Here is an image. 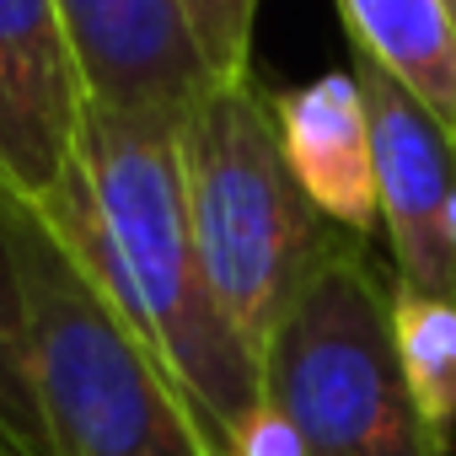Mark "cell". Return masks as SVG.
Segmentation results:
<instances>
[{
  "label": "cell",
  "instance_id": "8fae6325",
  "mask_svg": "<svg viewBox=\"0 0 456 456\" xmlns=\"http://www.w3.org/2000/svg\"><path fill=\"white\" fill-rule=\"evenodd\" d=\"M0 440L17 456H54L38 381H33V328H28V296L17 274V253L0 220Z\"/></svg>",
  "mask_w": 456,
  "mask_h": 456
},
{
  "label": "cell",
  "instance_id": "5b68a950",
  "mask_svg": "<svg viewBox=\"0 0 456 456\" xmlns=\"http://www.w3.org/2000/svg\"><path fill=\"white\" fill-rule=\"evenodd\" d=\"M354 81L370 113L376 199L397 285L456 296V140L376 60L354 54Z\"/></svg>",
  "mask_w": 456,
  "mask_h": 456
},
{
  "label": "cell",
  "instance_id": "6da1fadb",
  "mask_svg": "<svg viewBox=\"0 0 456 456\" xmlns=\"http://www.w3.org/2000/svg\"><path fill=\"white\" fill-rule=\"evenodd\" d=\"M38 215L167 360L215 456H232L237 429L264 403V376L204 280L177 167V129L86 108L76 167L38 204Z\"/></svg>",
  "mask_w": 456,
  "mask_h": 456
},
{
  "label": "cell",
  "instance_id": "277c9868",
  "mask_svg": "<svg viewBox=\"0 0 456 456\" xmlns=\"http://www.w3.org/2000/svg\"><path fill=\"white\" fill-rule=\"evenodd\" d=\"M264 403L280 408L312 456H445L413 408L397 333L392 285L344 242L312 269L258 354Z\"/></svg>",
  "mask_w": 456,
  "mask_h": 456
},
{
  "label": "cell",
  "instance_id": "3957f363",
  "mask_svg": "<svg viewBox=\"0 0 456 456\" xmlns=\"http://www.w3.org/2000/svg\"><path fill=\"white\" fill-rule=\"evenodd\" d=\"M177 167L215 306L258 360L312 269L360 237L338 232L296 183L274 92L253 76L220 81L188 108L177 124Z\"/></svg>",
  "mask_w": 456,
  "mask_h": 456
},
{
  "label": "cell",
  "instance_id": "7a4b0ae2",
  "mask_svg": "<svg viewBox=\"0 0 456 456\" xmlns=\"http://www.w3.org/2000/svg\"><path fill=\"white\" fill-rule=\"evenodd\" d=\"M0 220L28 296L33 381L54 456H215L167 360L70 258L38 204L0 188Z\"/></svg>",
  "mask_w": 456,
  "mask_h": 456
},
{
  "label": "cell",
  "instance_id": "9c48e42d",
  "mask_svg": "<svg viewBox=\"0 0 456 456\" xmlns=\"http://www.w3.org/2000/svg\"><path fill=\"white\" fill-rule=\"evenodd\" d=\"M354 54L408 86L456 140V17L445 0H338Z\"/></svg>",
  "mask_w": 456,
  "mask_h": 456
},
{
  "label": "cell",
  "instance_id": "5bb4252c",
  "mask_svg": "<svg viewBox=\"0 0 456 456\" xmlns=\"http://www.w3.org/2000/svg\"><path fill=\"white\" fill-rule=\"evenodd\" d=\"M0 456H17V451H12V445H6V440H0Z\"/></svg>",
  "mask_w": 456,
  "mask_h": 456
},
{
  "label": "cell",
  "instance_id": "9a60e30c",
  "mask_svg": "<svg viewBox=\"0 0 456 456\" xmlns=\"http://www.w3.org/2000/svg\"><path fill=\"white\" fill-rule=\"evenodd\" d=\"M445 6H451V17H456V0H445Z\"/></svg>",
  "mask_w": 456,
  "mask_h": 456
},
{
  "label": "cell",
  "instance_id": "52a82bcc",
  "mask_svg": "<svg viewBox=\"0 0 456 456\" xmlns=\"http://www.w3.org/2000/svg\"><path fill=\"white\" fill-rule=\"evenodd\" d=\"M86 86L54 0H0V188L44 204L76 167Z\"/></svg>",
  "mask_w": 456,
  "mask_h": 456
},
{
  "label": "cell",
  "instance_id": "7c38bea8",
  "mask_svg": "<svg viewBox=\"0 0 456 456\" xmlns=\"http://www.w3.org/2000/svg\"><path fill=\"white\" fill-rule=\"evenodd\" d=\"M193 49L204 54L215 81H248L253 76V28L258 0H177Z\"/></svg>",
  "mask_w": 456,
  "mask_h": 456
},
{
  "label": "cell",
  "instance_id": "30bf717a",
  "mask_svg": "<svg viewBox=\"0 0 456 456\" xmlns=\"http://www.w3.org/2000/svg\"><path fill=\"white\" fill-rule=\"evenodd\" d=\"M392 333L397 360L413 392L419 419L451 451L456 440V296H424L392 285Z\"/></svg>",
  "mask_w": 456,
  "mask_h": 456
},
{
  "label": "cell",
  "instance_id": "ba28073f",
  "mask_svg": "<svg viewBox=\"0 0 456 456\" xmlns=\"http://www.w3.org/2000/svg\"><path fill=\"white\" fill-rule=\"evenodd\" d=\"M274 118H280L290 172L306 188V199L338 232L365 242L381 225V199H376L370 113H365L354 70H328L296 92H274Z\"/></svg>",
  "mask_w": 456,
  "mask_h": 456
},
{
  "label": "cell",
  "instance_id": "4fadbf2b",
  "mask_svg": "<svg viewBox=\"0 0 456 456\" xmlns=\"http://www.w3.org/2000/svg\"><path fill=\"white\" fill-rule=\"evenodd\" d=\"M232 456H312V451H306V440L296 435V424H290L280 408L258 403V408L248 413V424L237 429Z\"/></svg>",
  "mask_w": 456,
  "mask_h": 456
},
{
  "label": "cell",
  "instance_id": "8992f818",
  "mask_svg": "<svg viewBox=\"0 0 456 456\" xmlns=\"http://www.w3.org/2000/svg\"><path fill=\"white\" fill-rule=\"evenodd\" d=\"M86 108L177 129L188 108L220 86L193 49L177 0H54Z\"/></svg>",
  "mask_w": 456,
  "mask_h": 456
}]
</instances>
